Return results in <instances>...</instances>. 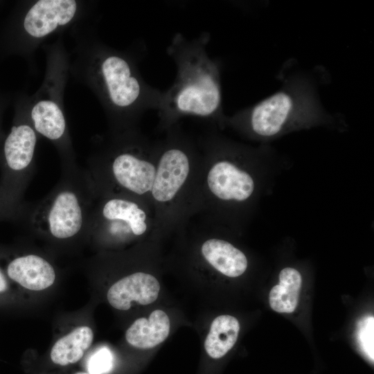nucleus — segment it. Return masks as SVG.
I'll return each mask as SVG.
<instances>
[{
  "mask_svg": "<svg viewBox=\"0 0 374 374\" xmlns=\"http://www.w3.org/2000/svg\"><path fill=\"white\" fill-rule=\"evenodd\" d=\"M33 128L50 141L58 142L66 133V121L59 105L51 100L38 101L30 112Z\"/></svg>",
  "mask_w": 374,
  "mask_h": 374,
  "instance_id": "obj_13",
  "label": "nucleus"
},
{
  "mask_svg": "<svg viewBox=\"0 0 374 374\" xmlns=\"http://www.w3.org/2000/svg\"><path fill=\"white\" fill-rule=\"evenodd\" d=\"M76 10L77 3L73 0L37 1L27 12L24 28L30 36L42 38L69 23Z\"/></svg>",
  "mask_w": 374,
  "mask_h": 374,
  "instance_id": "obj_8",
  "label": "nucleus"
},
{
  "mask_svg": "<svg viewBox=\"0 0 374 374\" xmlns=\"http://www.w3.org/2000/svg\"><path fill=\"white\" fill-rule=\"evenodd\" d=\"M170 319L165 312L155 310L148 319H136L127 330L125 338L132 346L148 349L166 339L170 332Z\"/></svg>",
  "mask_w": 374,
  "mask_h": 374,
  "instance_id": "obj_12",
  "label": "nucleus"
},
{
  "mask_svg": "<svg viewBox=\"0 0 374 374\" xmlns=\"http://www.w3.org/2000/svg\"><path fill=\"white\" fill-rule=\"evenodd\" d=\"M9 278L26 289L40 291L51 286L55 279L52 265L37 254H27L12 260L7 266Z\"/></svg>",
  "mask_w": 374,
  "mask_h": 374,
  "instance_id": "obj_10",
  "label": "nucleus"
},
{
  "mask_svg": "<svg viewBox=\"0 0 374 374\" xmlns=\"http://www.w3.org/2000/svg\"><path fill=\"white\" fill-rule=\"evenodd\" d=\"M363 326L359 332V339L365 353L373 359V318H369Z\"/></svg>",
  "mask_w": 374,
  "mask_h": 374,
  "instance_id": "obj_19",
  "label": "nucleus"
},
{
  "mask_svg": "<svg viewBox=\"0 0 374 374\" xmlns=\"http://www.w3.org/2000/svg\"><path fill=\"white\" fill-rule=\"evenodd\" d=\"M240 331L238 319L231 315H220L211 325L204 341L207 354L213 359L224 356L235 345Z\"/></svg>",
  "mask_w": 374,
  "mask_h": 374,
  "instance_id": "obj_15",
  "label": "nucleus"
},
{
  "mask_svg": "<svg viewBox=\"0 0 374 374\" xmlns=\"http://www.w3.org/2000/svg\"><path fill=\"white\" fill-rule=\"evenodd\" d=\"M199 249L204 260L226 276H240L247 268L244 253L226 240L210 237L202 241Z\"/></svg>",
  "mask_w": 374,
  "mask_h": 374,
  "instance_id": "obj_11",
  "label": "nucleus"
},
{
  "mask_svg": "<svg viewBox=\"0 0 374 374\" xmlns=\"http://www.w3.org/2000/svg\"><path fill=\"white\" fill-rule=\"evenodd\" d=\"M9 290L8 280L0 269V294H3Z\"/></svg>",
  "mask_w": 374,
  "mask_h": 374,
  "instance_id": "obj_20",
  "label": "nucleus"
},
{
  "mask_svg": "<svg viewBox=\"0 0 374 374\" xmlns=\"http://www.w3.org/2000/svg\"><path fill=\"white\" fill-rule=\"evenodd\" d=\"M97 197L87 170L75 164L65 165L57 186L30 206L29 226L35 232L62 241L88 233Z\"/></svg>",
  "mask_w": 374,
  "mask_h": 374,
  "instance_id": "obj_5",
  "label": "nucleus"
},
{
  "mask_svg": "<svg viewBox=\"0 0 374 374\" xmlns=\"http://www.w3.org/2000/svg\"><path fill=\"white\" fill-rule=\"evenodd\" d=\"M302 278L299 271L286 267L279 274V283L274 286L269 300L271 309L279 313L293 312L299 303Z\"/></svg>",
  "mask_w": 374,
  "mask_h": 374,
  "instance_id": "obj_16",
  "label": "nucleus"
},
{
  "mask_svg": "<svg viewBox=\"0 0 374 374\" xmlns=\"http://www.w3.org/2000/svg\"><path fill=\"white\" fill-rule=\"evenodd\" d=\"M160 285L157 278L148 273L136 271L121 278L109 289L107 300L114 308L127 310L132 302L148 305L159 296Z\"/></svg>",
  "mask_w": 374,
  "mask_h": 374,
  "instance_id": "obj_9",
  "label": "nucleus"
},
{
  "mask_svg": "<svg viewBox=\"0 0 374 374\" xmlns=\"http://www.w3.org/2000/svg\"><path fill=\"white\" fill-rule=\"evenodd\" d=\"M37 134L33 127L22 124L14 126L4 143L6 163L34 159Z\"/></svg>",
  "mask_w": 374,
  "mask_h": 374,
  "instance_id": "obj_17",
  "label": "nucleus"
},
{
  "mask_svg": "<svg viewBox=\"0 0 374 374\" xmlns=\"http://www.w3.org/2000/svg\"><path fill=\"white\" fill-rule=\"evenodd\" d=\"M93 334L88 326H80L58 339L51 351L53 363L66 366L78 362L92 344Z\"/></svg>",
  "mask_w": 374,
  "mask_h": 374,
  "instance_id": "obj_14",
  "label": "nucleus"
},
{
  "mask_svg": "<svg viewBox=\"0 0 374 374\" xmlns=\"http://www.w3.org/2000/svg\"><path fill=\"white\" fill-rule=\"evenodd\" d=\"M114 366V356L107 347L97 350L87 362V370L89 374H107Z\"/></svg>",
  "mask_w": 374,
  "mask_h": 374,
  "instance_id": "obj_18",
  "label": "nucleus"
},
{
  "mask_svg": "<svg viewBox=\"0 0 374 374\" xmlns=\"http://www.w3.org/2000/svg\"><path fill=\"white\" fill-rule=\"evenodd\" d=\"M93 62L96 87L113 122V132L137 128V122L150 109L157 110L162 91L148 84L132 58L101 48Z\"/></svg>",
  "mask_w": 374,
  "mask_h": 374,
  "instance_id": "obj_4",
  "label": "nucleus"
},
{
  "mask_svg": "<svg viewBox=\"0 0 374 374\" xmlns=\"http://www.w3.org/2000/svg\"><path fill=\"white\" fill-rule=\"evenodd\" d=\"M156 141V170L150 192L152 235L186 227L195 215L201 153L197 141L177 123Z\"/></svg>",
  "mask_w": 374,
  "mask_h": 374,
  "instance_id": "obj_2",
  "label": "nucleus"
},
{
  "mask_svg": "<svg viewBox=\"0 0 374 374\" xmlns=\"http://www.w3.org/2000/svg\"><path fill=\"white\" fill-rule=\"evenodd\" d=\"M300 108L297 99L292 94L281 91L237 114L230 121L238 125L246 123L258 136H272L280 131Z\"/></svg>",
  "mask_w": 374,
  "mask_h": 374,
  "instance_id": "obj_7",
  "label": "nucleus"
},
{
  "mask_svg": "<svg viewBox=\"0 0 374 374\" xmlns=\"http://www.w3.org/2000/svg\"><path fill=\"white\" fill-rule=\"evenodd\" d=\"M210 40L204 32L193 39L176 33L168 46L177 73L174 82L162 91L157 109V129L165 132L185 116L222 121V89L218 63L207 54Z\"/></svg>",
  "mask_w": 374,
  "mask_h": 374,
  "instance_id": "obj_1",
  "label": "nucleus"
},
{
  "mask_svg": "<svg viewBox=\"0 0 374 374\" xmlns=\"http://www.w3.org/2000/svg\"><path fill=\"white\" fill-rule=\"evenodd\" d=\"M156 159V141L138 128L115 132L110 143L92 159L87 172L98 195H126L150 204Z\"/></svg>",
  "mask_w": 374,
  "mask_h": 374,
  "instance_id": "obj_3",
  "label": "nucleus"
},
{
  "mask_svg": "<svg viewBox=\"0 0 374 374\" xmlns=\"http://www.w3.org/2000/svg\"><path fill=\"white\" fill-rule=\"evenodd\" d=\"M154 217L150 203L132 197L98 195L88 233L106 244H123L153 233Z\"/></svg>",
  "mask_w": 374,
  "mask_h": 374,
  "instance_id": "obj_6",
  "label": "nucleus"
},
{
  "mask_svg": "<svg viewBox=\"0 0 374 374\" xmlns=\"http://www.w3.org/2000/svg\"><path fill=\"white\" fill-rule=\"evenodd\" d=\"M76 374H89V373H82V372H81V373H76Z\"/></svg>",
  "mask_w": 374,
  "mask_h": 374,
  "instance_id": "obj_21",
  "label": "nucleus"
}]
</instances>
